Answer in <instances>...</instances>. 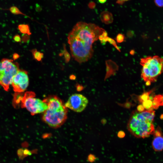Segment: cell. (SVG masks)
Instances as JSON below:
<instances>
[{"label": "cell", "mask_w": 163, "mask_h": 163, "mask_svg": "<svg viewBox=\"0 0 163 163\" xmlns=\"http://www.w3.org/2000/svg\"><path fill=\"white\" fill-rule=\"evenodd\" d=\"M106 31L94 24L77 23L69 33L67 38L71 55L79 63L89 60L93 53L92 44Z\"/></svg>", "instance_id": "obj_1"}, {"label": "cell", "mask_w": 163, "mask_h": 163, "mask_svg": "<svg viewBox=\"0 0 163 163\" xmlns=\"http://www.w3.org/2000/svg\"><path fill=\"white\" fill-rule=\"evenodd\" d=\"M48 105L43 113L42 119L50 127L57 128L65 122L67 115V108L57 97L53 96L44 100Z\"/></svg>", "instance_id": "obj_2"}, {"label": "cell", "mask_w": 163, "mask_h": 163, "mask_svg": "<svg viewBox=\"0 0 163 163\" xmlns=\"http://www.w3.org/2000/svg\"><path fill=\"white\" fill-rule=\"evenodd\" d=\"M127 127L130 133L138 138H147L153 134L155 130L152 122L147 119L142 112L138 110L132 112Z\"/></svg>", "instance_id": "obj_3"}, {"label": "cell", "mask_w": 163, "mask_h": 163, "mask_svg": "<svg viewBox=\"0 0 163 163\" xmlns=\"http://www.w3.org/2000/svg\"><path fill=\"white\" fill-rule=\"evenodd\" d=\"M140 64L142 67L141 77L147 85L156 81L157 77L163 72V58L158 56L142 58Z\"/></svg>", "instance_id": "obj_4"}, {"label": "cell", "mask_w": 163, "mask_h": 163, "mask_svg": "<svg viewBox=\"0 0 163 163\" xmlns=\"http://www.w3.org/2000/svg\"><path fill=\"white\" fill-rule=\"evenodd\" d=\"M19 65L12 60L3 59L0 61V85L8 91L14 76L19 70Z\"/></svg>", "instance_id": "obj_5"}, {"label": "cell", "mask_w": 163, "mask_h": 163, "mask_svg": "<svg viewBox=\"0 0 163 163\" xmlns=\"http://www.w3.org/2000/svg\"><path fill=\"white\" fill-rule=\"evenodd\" d=\"M21 106L26 108L32 115L43 113L48 108V105L44 100L35 97L34 93H26L21 99Z\"/></svg>", "instance_id": "obj_6"}, {"label": "cell", "mask_w": 163, "mask_h": 163, "mask_svg": "<svg viewBox=\"0 0 163 163\" xmlns=\"http://www.w3.org/2000/svg\"><path fill=\"white\" fill-rule=\"evenodd\" d=\"M88 103L87 98L82 94L75 93L71 95L65 104L66 107L76 112L84 110Z\"/></svg>", "instance_id": "obj_7"}, {"label": "cell", "mask_w": 163, "mask_h": 163, "mask_svg": "<svg viewBox=\"0 0 163 163\" xmlns=\"http://www.w3.org/2000/svg\"><path fill=\"white\" fill-rule=\"evenodd\" d=\"M29 84V78L27 71L19 69L14 76L11 84L14 91L21 93L24 91Z\"/></svg>", "instance_id": "obj_8"}, {"label": "cell", "mask_w": 163, "mask_h": 163, "mask_svg": "<svg viewBox=\"0 0 163 163\" xmlns=\"http://www.w3.org/2000/svg\"><path fill=\"white\" fill-rule=\"evenodd\" d=\"M152 142V147L156 152H161L163 150V136L160 129L155 130Z\"/></svg>", "instance_id": "obj_9"}, {"label": "cell", "mask_w": 163, "mask_h": 163, "mask_svg": "<svg viewBox=\"0 0 163 163\" xmlns=\"http://www.w3.org/2000/svg\"><path fill=\"white\" fill-rule=\"evenodd\" d=\"M100 18L102 22L106 24L111 23L113 21L112 14L107 11H104L100 14Z\"/></svg>", "instance_id": "obj_10"}, {"label": "cell", "mask_w": 163, "mask_h": 163, "mask_svg": "<svg viewBox=\"0 0 163 163\" xmlns=\"http://www.w3.org/2000/svg\"><path fill=\"white\" fill-rule=\"evenodd\" d=\"M112 61L111 60H108L106 62L107 71L106 77H108V76L110 75L113 74L118 69V66L114 62L112 66H111Z\"/></svg>", "instance_id": "obj_11"}, {"label": "cell", "mask_w": 163, "mask_h": 163, "mask_svg": "<svg viewBox=\"0 0 163 163\" xmlns=\"http://www.w3.org/2000/svg\"><path fill=\"white\" fill-rule=\"evenodd\" d=\"M153 108L156 109L163 106V94L156 95L152 100Z\"/></svg>", "instance_id": "obj_12"}, {"label": "cell", "mask_w": 163, "mask_h": 163, "mask_svg": "<svg viewBox=\"0 0 163 163\" xmlns=\"http://www.w3.org/2000/svg\"><path fill=\"white\" fill-rule=\"evenodd\" d=\"M31 51L34 59L36 60L40 61L43 58V54L38 51L36 49H33L31 50Z\"/></svg>", "instance_id": "obj_13"}, {"label": "cell", "mask_w": 163, "mask_h": 163, "mask_svg": "<svg viewBox=\"0 0 163 163\" xmlns=\"http://www.w3.org/2000/svg\"><path fill=\"white\" fill-rule=\"evenodd\" d=\"M18 28L20 31L22 33L27 34L28 35L31 34L29 26L27 24H20L18 26Z\"/></svg>", "instance_id": "obj_14"}, {"label": "cell", "mask_w": 163, "mask_h": 163, "mask_svg": "<svg viewBox=\"0 0 163 163\" xmlns=\"http://www.w3.org/2000/svg\"><path fill=\"white\" fill-rule=\"evenodd\" d=\"M107 41L109 42L111 44L113 45L115 47L117 50L120 51L118 47L117 46L115 41L113 39L107 37L106 40V42Z\"/></svg>", "instance_id": "obj_15"}, {"label": "cell", "mask_w": 163, "mask_h": 163, "mask_svg": "<svg viewBox=\"0 0 163 163\" xmlns=\"http://www.w3.org/2000/svg\"><path fill=\"white\" fill-rule=\"evenodd\" d=\"M125 38L124 35L122 34H119L117 36L116 39L118 43L123 42Z\"/></svg>", "instance_id": "obj_16"}, {"label": "cell", "mask_w": 163, "mask_h": 163, "mask_svg": "<svg viewBox=\"0 0 163 163\" xmlns=\"http://www.w3.org/2000/svg\"><path fill=\"white\" fill-rule=\"evenodd\" d=\"M10 11L12 13L15 14H22L18 9L15 7H12L10 9Z\"/></svg>", "instance_id": "obj_17"}, {"label": "cell", "mask_w": 163, "mask_h": 163, "mask_svg": "<svg viewBox=\"0 0 163 163\" xmlns=\"http://www.w3.org/2000/svg\"><path fill=\"white\" fill-rule=\"evenodd\" d=\"M23 151L24 150L22 149H19L18 151V154L19 158L21 159L26 157L24 154Z\"/></svg>", "instance_id": "obj_18"}, {"label": "cell", "mask_w": 163, "mask_h": 163, "mask_svg": "<svg viewBox=\"0 0 163 163\" xmlns=\"http://www.w3.org/2000/svg\"><path fill=\"white\" fill-rule=\"evenodd\" d=\"M96 159V158L94 155L90 154L88 156V160L89 161L92 162L94 161Z\"/></svg>", "instance_id": "obj_19"}, {"label": "cell", "mask_w": 163, "mask_h": 163, "mask_svg": "<svg viewBox=\"0 0 163 163\" xmlns=\"http://www.w3.org/2000/svg\"><path fill=\"white\" fill-rule=\"evenodd\" d=\"M156 5L159 7H163V0H155Z\"/></svg>", "instance_id": "obj_20"}, {"label": "cell", "mask_w": 163, "mask_h": 163, "mask_svg": "<svg viewBox=\"0 0 163 163\" xmlns=\"http://www.w3.org/2000/svg\"><path fill=\"white\" fill-rule=\"evenodd\" d=\"M14 39L15 41L18 42H20L21 40L20 36L18 35H15L14 37Z\"/></svg>", "instance_id": "obj_21"}, {"label": "cell", "mask_w": 163, "mask_h": 163, "mask_svg": "<svg viewBox=\"0 0 163 163\" xmlns=\"http://www.w3.org/2000/svg\"><path fill=\"white\" fill-rule=\"evenodd\" d=\"M117 136L120 138H123L125 136V133L123 131H120L118 133Z\"/></svg>", "instance_id": "obj_22"}, {"label": "cell", "mask_w": 163, "mask_h": 163, "mask_svg": "<svg viewBox=\"0 0 163 163\" xmlns=\"http://www.w3.org/2000/svg\"><path fill=\"white\" fill-rule=\"evenodd\" d=\"M130 0H117L116 3L119 5H122L125 2Z\"/></svg>", "instance_id": "obj_23"}, {"label": "cell", "mask_w": 163, "mask_h": 163, "mask_svg": "<svg viewBox=\"0 0 163 163\" xmlns=\"http://www.w3.org/2000/svg\"><path fill=\"white\" fill-rule=\"evenodd\" d=\"M144 108L142 105H139L137 107V110L139 112H142L144 110Z\"/></svg>", "instance_id": "obj_24"}, {"label": "cell", "mask_w": 163, "mask_h": 163, "mask_svg": "<svg viewBox=\"0 0 163 163\" xmlns=\"http://www.w3.org/2000/svg\"><path fill=\"white\" fill-rule=\"evenodd\" d=\"M89 6L91 8H94L95 6V4L94 2H91L90 3Z\"/></svg>", "instance_id": "obj_25"}, {"label": "cell", "mask_w": 163, "mask_h": 163, "mask_svg": "<svg viewBox=\"0 0 163 163\" xmlns=\"http://www.w3.org/2000/svg\"><path fill=\"white\" fill-rule=\"evenodd\" d=\"M19 56L18 54L17 53H15L13 55V58L14 60L17 59L18 58H19Z\"/></svg>", "instance_id": "obj_26"}, {"label": "cell", "mask_w": 163, "mask_h": 163, "mask_svg": "<svg viewBox=\"0 0 163 163\" xmlns=\"http://www.w3.org/2000/svg\"><path fill=\"white\" fill-rule=\"evenodd\" d=\"M99 2L101 3H104L106 2L107 0H98Z\"/></svg>", "instance_id": "obj_27"}, {"label": "cell", "mask_w": 163, "mask_h": 163, "mask_svg": "<svg viewBox=\"0 0 163 163\" xmlns=\"http://www.w3.org/2000/svg\"></svg>", "instance_id": "obj_28"}]
</instances>
